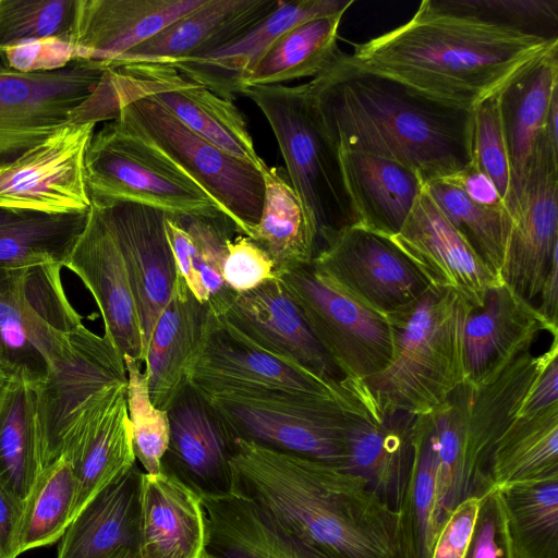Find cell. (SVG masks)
Wrapping results in <instances>:
<instances>
[{
	"instance_id": "6da1fadb",
	"label": "cell",
	"mask_w": 558,
	"mask_h": 558,
	"mask_svg": "<svg viewBox=\"0 0 558 558\" xmlns=\"http://www.w3.org/2000/svg\"><path fill=\"white\" fill-rule=\"evenodd\" d=\"M231 493L328 558H405L398 512L361 476L234 438Z\"/></svg>"
},
{
	"instance_id": "7a4b0ae2",
	"label": "cell",
	"mask_w": 558,
	"mask_h": 558,
	"mask_svg": "<svg viewBox=\"0 0 558 558\" xmlns=\"http://www.w3.org/2000/svg\"><path fill=\"white\" fill-rule=\"evenodd\" d=\"M555 46L558 38L450 12L424 0L408 22L355 44L349 60L472 111Z\"/></svg>"
},
{
	"instance_id": "3957f363",
	"label": "cell",
	"mask_w": 558,
	"mask_h": 558,
	"mask_svg": "<svg viewBox=\"0 0 558 558\" xmlns=\"http://www.w3.org/2000/svg\"><path fill=\"white\" fill-rule=\"evenodd\" d=\"M338 150L399 162L424 183L471 163L472 116L341 58L307 82Z\"/></svg>"
},
{
	"instance_id": "277c9868",
	"label": "cell",
	"mask_w": 558,
	"mask_h": 558,
	"mask_svg": "<svg viewBox=\"0 0 558 558\" xmlns=\"http://www.w3.org/2000/svg\"><path fill=\"white\" fill-rule=\"evenodd\" d=\"M558 356V337L542 355L523 353L495 379L464 381L435 412L425 414L438 459L437 531L464 499L489 492L486 472L498 439L517 417L544 367Z\"/></svg>"
},
{
	"instance_id": "5b68a950",
	"label": "cell",
	"mask_w": 558,
	"mask_h": 558,
	"mask_svg": "<svg viewBox=\"0 0 558 558\" xmlns=\"http://www.w3.org/2000/svg\"><path fill=\"white\" fill-rule=\"evenodd\" d=\"M473 310L459 293L429 287L412 306L389 317L392 357L361 381L379 411L429 414L465 381L464 328Z\"/></svg>"
},
{
	"instance_id": "8992f818",
	"label": "cell",
	"mask_w": 558,
	"mask_h": 558,
	"mask_svg": "<svg viewBox=\"0 0 558 558\" xmlns=\"http://www.w3.org/2000/svg\"><path fill=\"white\" fill-rule=\"evenodd\" d=\"M266 117L286 162V172L317 236V251L332 234L359 219L348 193L339 151L308 83L245 86Z\"/></svg>"
},
{
	"instance_id": "52a82bcc",
	"label": "cell",
	"mask_w": 558,
	"mask_h": 558,
	"mask_svg": "<svg viewBox=\"0 0 558 558\" xmlns=\"http://www.w3.org/2000/svg\"><path fill=\"white\" fill-rule=\"evenodd\" d=\"M352 386L345 398L270 392L207 400L234 438L342 469L349 432L364 410L356 383Z\"/></svg>"
},
{
	"instance_id": "ba28073f",
	"label": "cell",
	"mask_w": 558,
	"mask_h": 558,
	"mask_svg": "<svg viewBox=\"0 0 558 558\" xmlns=\"http://www.w3.org/2000/svg\"><path fill=\"white\" fill-rule=\"evenodd\" d=\"M122 128L147 142L186 172L245 235L260 217L264 180L259 167L202 138L149 96L119 95L110 87Z\"/></svg>"
},
{
	"instance_id": "9c48e42d",
	"label": "cell",
	"mask_w": 558,
	"mask_h": 558,
	"mask_svg": "<svg viewBox=\"0 0 558 558\" xmlns=\"http://www.w3.org/2000/svg\"><path fill=\"white\" fill-rule=\"evenodd\" d=\"M62 268L44 264L0 277V368L11 381L38 386L83 324L64 292Z\"/></svg>"
},
{
	"instance_id": "30bf717a",
	"label": "cell",
	"mask_w": 558,
	"mask_h": 558,
	"mask_svg": "<svg viewBox=\"0 0 558 558\" xmlns=\"http://www.w3.org/2000/svg\"><path fill=\"white\" fill-rule=\"evenodd\" d=\"M85 174L90 197L140 204L173 215L222 211L186 172L114 120L94 133Z\"/></svg>"
},
{
	"instance_id": "8fae6325",
	"label": "cell",
	"mask_w": 558,
	"mask_h": 558,
	"mask_svg": "<svg viewBox=\"0 0 558 558\" xmlns=\"http://www.w3.org/2000/svg\"><path fill=\"white\" fill-rule=\"evenodd\" d=\"M278 278L343 379L362 381L389 364L395 331L388 316L364 304L313 263Z\"/></svg>"
},
{
	"instance_id": "7c38bea8",
	"label": "cell",
	"mask_w": 558,
	"mask_h": 558,
	"mask_svg": "<svg viewBox=\"0 0 558 558\" xmlns=\"http://www.w3.org/2000/svg\"><path fill=\"white\" fill-rule=\"evenodd\" d=\"M107 70L86 59L36 72L0 63V156H19L69 124L99 122L95 95Z\"/></svg>"
},
{
	"instance_id": "4fadbf2b",
	"label": "cell",
	"mask_w": 558,
	"mask_h": 558,
	"mask_svg": "<svg viewBox=\"0 0 558 558\" xmlns=\"http://www.w3.org/2000/svg\"><path fill=\"white\" fill-rule=\"evenodd\" d=\"M124 360L111 340L82 324L48 376L32 388L36 399L41 470L59 461L80 417L110 388L126 385Z\"/></svg>"
},
{
	"instance_id": "5bb4252c",
	"label": "cell",
	"mask_w": 558,
	"mask_h": 558,
	"mask_svg": "<svg viewBox=\"0 0 558 558\" xmlns=\"http://www.w3.org/2000/svg\"><path fill=\"white\" fill-rule=\"evenodd\" d=\"M187 384L206 399L270 392L345 398L353 391L349 380H325L275 357L213 313L201 350L189 371Z\"/></svg>"
},
{
	"instance_id": "9a60e30c",
	"label": "cell",
	"mask_w": 558,
	"mask_h": 558,
	"mask_svg": "<svg viewBox=\"0 0 558 558\" xmlns=\"http://www.w3.org/2000/svg\"><path fill=\"white\" fill-rule=\"evenodd\" d=\"M313 265L373 310L390 317L430 287L389 238L352 226L318 248Z\"/></svg>"
},
{
	"instance_id": "2e32d148",
	"label": "cell",
	"mask_w": 558,
	"mask_h": 558,
	"mask_svg": "<svg viewBox=\"0 0 558 558\" xmlns=\"http://www.w3.org/2000/svg\"><path fill=\"white\" fill-rule=\"evenodd\" d=\"M96 123L69 124L0 165V206L48 214L88 211L85 157Z\"/></svg>"
},
{
	"instance_id": "e0dca14e",
	"label": "cell",
	"mask_w": 558,
	"mask_h": 558,
	"mask_svg": "<svg viewBox=\"0 0 558 558\" xmlns=\"http://www.w3.org/2000/svg\"><path fill=\"white\" fill-rule=\"evenodd\" d=\"M116 93L149 96L192 132L227 154L259 166L246 121L232 100L217 96L174 68L134 63L112 69Z\"/></svg>"
},
{
	"instance_id": "ac0fdd59",
	"label": "cell",
	"mask_w": 558,
	"mask_h": 558,
	"mask_svg": "<svg viewBox=\"0 0 558 558\" xmlns=\"http://www.w3.org/2000/svg\"><path fill=\"white\" fill-rule=\"evenodd\" d=\"M558 253V148L541 136L512 216L501 282L532 302Z\"/></svg>"
},
{
	"instance_id": "d6986e66",
	"label": "cell",
	"mask_w": 558,
	"mask_h": 558,
	"mask_svg": "<svg viewBox=\"0 0 558 558\" xmlns=\"http://www.w3.org/2000/svg\"><path fill=\"white\" fill-rule=\"evenodd\" d=\"M435 289L451 290L473 307L502 283L423 187L400 231L389 238Z\"/></svg>"
},
{
	"instance_id": "ffe728a7",
	"label": "cell",
	"mask_w": 558,
	"mask_h": 558,
	"mask_svg": "<svg viewBox=\"0 0 558 558\" xmlns=\"http://www.w3.org/2000/svg\"><path fill=\"white\" fill-rule=\"evenodd\" d=\"M64 267L89 290L101 313L105 335L119 353L141 363L145 347L125 263L105 207L90 198L87 223Z\"/></svg>"
},
{
	"instance_id": "44dd1931",
	"label": "cell",
	"mask_w": 558,
	"mask_h": 558,
	"mask_svg": "<svg viewBox=\"0 0 558 558\" xmlns=\"http://www.w3.org/2000/svg\"><path fill=\"white\" fill-rule=\"evenodd\" d=\"M90 198L105 207L117 236L146 354L154 327L171 298L179 276L165 230L166 213L134 203Z\"/></svg>"
},
{
	"instance_id": "7402d4cb",
	"label": "cell",
	"mask_w": 558,
	"mask_h": 558,
	"mask_svg": "<svg viewBox=\"0 0 558 558\" xmlns=\"http://www.w3.org/2000/svg\"><path fill=\"white\" fill-rule=\"evenodd\" d=\"M166 412L169 442L162 472L201 497L231 493L234 437L208 400L186 384Z\"/></svg>"
},
{
	"instance_id": "603a6c76",
	"label": "cell",
	"mask_w": 558,
	"mask_h": 558,
	"mask_svg": "<svg viewBox=\"0 0 558 558\" xmlns=\"http://www.w3.org/2000/svg\"><path fill=\"white\" fill-rule=\"evenodd\" d=\"M221 316L244 338L275 357L325 380L343 379L278 277L236 294Z\"/></svg>"
},
{
	"instance_id": "cb8c5ba5",
	"label": "cell",
	"mask_w": 558,
	"mask_h": 558,
	"mask_svg": "<svg viewBox=\"0 0 558 558\" xmlns=\"http://www.w3.org/2000/svg\"><path fill=\"white\" fill-rule=\"evenodd\" d=\"M543 331L558 337V327L547 322L532 302L505 283L489 289L484 306L473 310L465 323V381L481 385L495 379L530 352Z\"/></svg>"
},
{
	"instance_id": "d4e9b609",
	"label": "cell",
	"mask_w": 558,
	"mask_h": 558,
	"mask_svg": "<svg viewBox=\"0 0 558 558\" xmlns=\"http://www.w3.org/2000/svg\"><path fill=\"white\" fill-rule=\"evenodd\" d=\"M62 458L76 482L75 518L101 489L137 463L126 385L110 388L80 417Z\"/></svg>"
},
{
	"instance_id": "484cf974",
	"label": "cell",
	"mask_w": 558,
	"mask_h": 558,
	"mask_svg": "<svg viewBox=\"0 0 558 558\" xmlns=\"http://www.w3.org/2000/svg\"><path fill=\"white\" fill-rule=\"evenodd\" d=\"M353 3V0H282L275 11L234 40L167 65L233 101L251 71L282 34L312 19L344 14Z\"/></svg>"
},
{
	"instance_id": "4316f807",
	"label": "cell",
	"mask_w": 558,
	"mask_h": 558,
	"mask_svg": "<svg viewBox=\"0 0 558 558\" xmlns=\"http://www.w3.org/2000/svg\"><path fill=\"white\" fill-rule=\"evenodd\" d=\"M205 0H77L72 59L108 65Z\"/></svg>"
},
{
	"instance_id": "83f0119b",
	"label": "cell",
	"mask_w": 558,
	"mask_h": 558,
	"mask_svg": "<svg viewBox=\"0 0 558 558\" xmlns=\"http://www.w3.org/2000/svg\"><path fill=\"white\" fill-rule=\"evenodd\" d=\"M282 0H205L156 35L113 60L108 69L134 63L170 64L217 49L242 36Z\"/></svg>"
},
{
	"instance_id": "f1b7e54d",
	"label": "cell",
	"mask_w": 558,
	"mask_h": 558,
	"mask_svg": "<svg viewBox=\"0 0 558 558\" xmlns=\"http://www.w3.org/2000/svg\"><path fill=\"white\" fill-rule=\"evenodd\" d=\"M142 474L136 463L92 498L60 538L56 558H140Z\"/></svg>"
},
{
	"instance_id": "f546056e",
	"label": "cell",
	"mask_w": 558,
	"mask_h": 558,
	"mask_svg": "<svg viewBox=\"0 0 558 558\" xmlns=\"http://www.w3.org/2000/svg\"><path fill=\"white\" fill-rule=\"evenodd\" d=\"M361 396L364 410L349 432L341 470L363 477L397 510L412 462L416 415L402 411L381 412L365 390Z\"/></svg>"
},
{
	"instance_id": "4dcf8cb0",
	"label": "cell",
	"mask_w": 558,
	"mask_h": 558,
	"mask_svg": "<svg viewBox=\"0 0 558 558\" xmlns=\"http://www.w3.org/2000/svg\"><path fill=\"white\" fill-rule=\"evenodd\" d=\"M558 93V46L533 61L499 93L501 122L510 165L506 207L513 216L525 186L536 145L545 132Z\"/></svg>"
},
{
	"instance_id": "1f68e13d",
	"label": "cell",
	"mask_w": 558,
	"mask_h": 558,
	"mask_svg": "<svg viewBox=\"0 0 558 558\" xmlns=\"http://www.w3.org/2000/svg\"><path fill=\"white\" fill-rule=\"evenodd\" d=\"M210 317L208 306L178 276L171 298L154 327L144 361L150 400L156 408L166 411L187 384Z\"/></svg>"
},
{
	"instance_id": "d6a6232c",
	"label": "cell",
	"mask_w": 558,
	"mask_h": 558,
	"mask_svg": "<svg viewBox=\"0 0 558 558\" xmlns=\"http://www.w3.org/2000/svg\"><path fill=\"white\" fill-rule=\"evenodd\" d=\"M206 522L201 496L165 472L142 474L140 558H202Z\"/></svg>"
},
{
	"instance_id": "836d02e7",
	"label": "cell",
	"mask_w": 558,
	"mask_h": 558,
	"mask_svg": "<svg viewBox=\"0 0 558 558\" xmlns=\"http://www.w3.org/2000/svg\"><path fill=\"white\" fill-rule=\"evenodd\" d=\"M205 554L216 558H328L247 498L203 496Z\"/></svg>"
},
{
	"instance_id": "e575fe53",
	"label": "cell",
	"mask_w": 558,
	"mask_h": 558,
	"mask_svg": "<svg viewBox=\"0 0 558 558\" xmlns=\"http://www.w3.org/2000/svg\"><path fill=\"white\" fill-rule=\"evenodd\" d=\"M165 230L178 275L214 315L221 316L236 295L222 278L229 242L240 234L225 213L165 217Z\"/></svg>"
},
{
	"instance_id": "d590c367",
	"label": "cell",
	"mask_w": 558,
	"mask_h": 558,
	"mask_svg": "<svg viewBox=\"0 0 558 558\" xmlns=\"http://www.w3.org/2000/svg\"><path fill=\"white\" fill-rule=\"evenodd\" d=\"M338 151L359 226L386 238L396 235L424 187L421 175L390 159Z\"/></svg>"
},
{
	"instance_id": "8d00e7d4",
	"label": "cell",
	"mask_w": 558,
	"mask_h": 558,
	"mask_svg": "<svg viewBox=\"0 0 558 558\" xmlns=\"http://www.w3.org/2000/svg\"><path fill=\"white\" fill-rule=\"evenodd\" d=\"M264 202L258 222L248 229L252 239L271 259L277 277L310 265L317 252V236L286 170L260 159Z\"/></svg>"
},
{
	"instance_id": "74e56055",
	"label": "cell",
	"mask_w": 558,
	"mask_h": 558,
	"mask_svg": "<svg viewBox=\"0 0 558 558\" xmlns=\"http://www.w3.org/2000/svg\"><path fill=\"white\" fill-rule=\"evenodd\" d=\"M88 211L48 214L0 206V277L44 264L64 267Z\"/></svg>"
},
{
	"instance_id": "f35d334b",
	"label": "cell",
	"mask_w": 558,
	"mask_h": 558,
	"mask_svg": "<svg viewBox=\"0 0 558 558\" xmlns=\"http://www.w3.org/2000/svg\"><path fill=\"white\" fill-rule=\"evenodd\" d=\"M558 476V404L518 415L498 439L489 458L488 490L518 482Z\"/></svg>"
},
{
	"instance_id": "ab89813d",
	"label": "cell",
	"mask_w": 558,
	"mask_h": 558,
	"mask_svg": "<svg viewBox=\"0 0 558 558\" xmlns=\"http://www.w3.org/2000/svg\"><path fill=\"white\" fill-rule=\"evenodd\" d=\"M343 13L300 23L282 34L246 77L243 87L316 77L344 53L338 47Z\"/></svg>"
},
{
	"instance_id": "60d3db41",
	"label": "cell",
	"mask_w": 558,
	"mask_h": 558,
	"mask_svg": "<svg viewBox=\"0 0 558 558\" xmlns=\"http://www.w3.org/2000/svg\"><path fill=\"white\" fill-rule=\"evenodd\" d=\"M40 472L35 393L11 381L0 400V485L23 507Z\"/></svg>"
},
{
	"instance_id": "b9f144b4",
	"label": "cell",
	"mask_w": 558,
	"mask_h": 558,
	"mask_svg": "<svg viewBox=\"0 0 558 558\" xmlns=\"http://www.w3.org/2000/svg\"><path fill=\"white\" fill-rule=\"evenodd\" d=\"M512 558H558V476L497 488Z\"/></svg>"
},
{
	"instance_id": "7bdbcfd3",
	"label": "cell",
	"mask_w": 558,
	"mask_h": 558,
	"mask_svg": "<svg viewBox=\"0 0 558 558\" xmlns=\"http://www.w3.org/2000/svg\"><path fill=\"white\" fill-rule=\"evenodd\" d=\"M438 459L426 415H416L413 457L399 507V534L405 558H432L438 535L435 524Z\"/></svg>"
},
{
	"instance_id": "ee69618b",
	"label": "cell",
	"mask_w": 558,
	"mask_h": 558,
	"mask_svg": "<svg viewBox=\"0 0 558 558\" xmlns=\"http://www.w3.org/2000/svg\"><path fill=\"white\" fill-rule=\"evenodd\" d=\"M75 501V477L64 458L41 470L23 506L16 556L59 542L74 518Z\"/></svg>"
},
{
	"instance_id": "f6af8a7d",
	"label": "cell",
	"mask_w": 558,
	"mask_h": 558,
	"mask_svg": "<svg viewBox=\"0 0 558 558\" xmlns=\"http://www.w3.org/2000/svg\"><path fill=\"white\" fill-rule=\"evenodd\" d=\"M424 186L448 220L499 276L512 228L507 208L474 203L447 178L429 181Z\"/></svg>"
},
{
	"instance_id": "bcb514c9",
	"label": "cell",
	"mask_w": 558,
	"mask_h": 558,
	"mask_svg": "<svg viewBox=\"0 0 558 558\" xmlns=\"http://www.w3.org/2000/svg\"><path fill=\"white\" fill-rule=\"evenodd\" d=\"M76 3L77 0H0V56L38 40L69 44Z\"/></svg>"
},
{
	"instance_id": "7dc6e473",
	"label": "cell",
	"mask_w": 558,
	"mask_h": 558,
	"mask_svg": "<svg viewBox=\"0 0 558 558\" xmlns=\"http://www.w3.org/2000/svg\"><path fill=\"white\" fill-rule=\"evenodd\" d=\"M123 360L134 454L144 473L158 474L162 472L161 462L169 442L168 415L151 402L147 374L142 369V363L128 355Z\"/></svg>"
},
{
	"instance_id": "c3c4849f",
	"label": "cell",
	"mask_w": 558,
	"mask_h": 558,
	"mask_svg": "<svg viewBox=\"0 0 558 558\" xmlns=\"http://www.w3.org/2000/svg\"><path fill=\"white\" fill-rule=\"evenodd\" d=\"M447 11L472 15L547 39L558 38V0H433Z\"/></svg>"
},
{
	"instance_id": "681fc988",
	"label": "cell",
	"mask_w": 558,
	"mask_h": 558,
	"mask_svg": "<svg viewBox=\"0 0 558 558\" xmlns=\"http://www.w3.org/2000/svg\"><path fill=\"white\" fill-rule=\"evenodd\" d=\"M471 163L493 181L506 203L510 190V165L500 116L499 94L486 99L473 110Z\"/></svg>"
},
{
	"instance_id": "f907efd6",
	"label": "cell",
	"mask_w": 558,
	"mask_h": 558,
	"mask_svg": "<svg viewBox=\"0 0 558 558\" xmlns=\"http://www.w3.org/2000/svg\"><path fill=\"white\" fill-rule=\"evenodd\" d=\"M221 272L227 287L235 294L253 290L277 277L269 256L243 234L229 242Z\"/></svg>"
},
{
	"instance_id": "816d5d0a",
	"label": "cell",
	"mask_w": 558,
	"mask_h": 558,
	"mask_svg": "<svg viewBox=\"0 0 558 558\" xmlns=\"http://www.w3.org/2000/svg\"><path fill=\"white\" fill-rule=\"evenodd\" d=\"M463 558H512L498 489L481 497L475 525Z\"/></svg>"
},
{
	"instance_id": "f5cc1de1",
	"label": "cell",
	"mask_w": 558,
	"mask_h": 558,
	"mask_svg": "<svg viewBox=\"0 0 558 558\" xmlns=\"http://www.w3.org/2000/svg\"><path fill=\"white\" fill-rule=\"evenodd\" d=\"M481 497H469L452 510L439 530L432 558H463L475 525Z\"/></svg>"
},
{
	"instance_id": "db71d44e",
	"label": "cell",
	"mask_w": 558,
	"mask_h": 558,
	"mask_svg": "<svg viewBox=\"0 0 558 558\" xmlns=\"http://www.w3.org/2000/svg\"><path fill=\"white\" fill-rule=\"evenodd\" d=\"M2 57L10 68L22 72L51 71L65 66L72 59V47L59 39H45L8 50Z\"/></svg>"
},
{
	"instance_id": "11a10c76",
	"label": "cell",
	"mask_w": 558,
	"mask_h": 558,
	"mask_svg": "<svg viewBox=\"0 0 558 558\" xmlns=\"http://www.w3.org/2000/svg\"><path fill=\"white\" fill-rule=\"evenodd\" d=\"M447 179L458 185L470 199L478 205L507 208L493 181L473 163Z\"/></svg>"
},
{
	"instance_id": "9f6ffc18",
	"label": "cell",
	"mask_w": 558,
	"mask_h": 558,
	"mask_svg": "<svg viewBox=\"0 0 558 558\" xmlns=\"http://www.w3.org/2000/svg\"><path fill=\"white\" fill-rule=\"evenodd\" d=\"M558 404V361L551 359L524 399L518 415H531ZM517 415V416H518Z\"/></svg>"
},
{
	"instance_id": "6f0895ef",
	"label": "cell",
	"mask_w": 558,
	"mask_h": 558,
	"mask_svg": "<svg viewBox=\"0 0 558 558\" xmlns=\"http://www.w3.org/2000/svg\"><path fill=\"white\" fill-rule=\"evenodd\" d=\"M23 507L0 485V558H17L16 544Z\"/></svg>"
},
{
	"instance_id": "680465c9",
	"label": "cell",
	"mask_w": 558,
	"mask_h": 558,
	"mask_svg": "<svg viewBox=\"0 0 558 558\" xmlns=\"http://www.w3.org/2000/svg\"><path fill=\"white\" fill-rule=\"evenodd\" d=\"M538 295L541 303L537 311L547 322L558 327V253L551 259Z\"/></svg>"
},
{
	"instance_id": "91938a15",
	"label": "cell",
	"mask_w": 558,
	"mask_h": 558,
	"mask_svg": "<svg viewBox=\"0 0 558 558\" xmlns=\"http://www.w3.org/2000/svg\"><path fill=\"white\" fill-rule=\"evenodd\" d=\"M10 383L8 375L0 368V400Z\"/></svg>"
},
{
	"instance_id": "94428289",
	"label": "cell",
	"mask_w": 558,
	"mask_h": 558,
	"mask_svg": "<svg viewBox=\"0 0 558 558\" xmlns=\"http://www.w3.org/2000/svg\"><path fill=\"white\" fill-rule=\"evenodd\" d=\"M202 558H216V557H213V556H209V555H204Z\"/></svg>"
}]
</instances>
